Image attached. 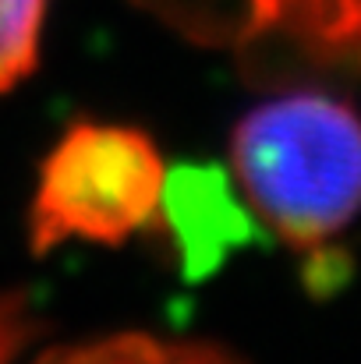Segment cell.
Listing matches in <instances>:
<instances>
[{
    "mask_svg": "<svg viewBox=\"0 0 361 364\" xmlns=\"http://www.w3.org/2000/svg\"><path fill=\"white\" fill-rule=\"evenodd\" d=\"M231 177L251 216L323 269L361 216V114L326 85L269 89L231 127Z\"/></svg>",
    "mask_w": 361,
    "mask_h": 364,
    "instance_id": "1",
    "label": "cell"
},
{
    "mask_svg": "<svg viewBox=\"0 0 361 364\" xmlns=\"http://www.w3.org/2000/svg\"><path fill=\"white\" fill-rule=\"evenodd\" d=\"M43 333H46V326L36 315L32 301L21 290L0 287V364L21 358Z\"/></svg>",
    "mask_w": 361,
    "mask_h": 364,
    "instance_id": "7",
    "label": "cell"
},
{
    "mask_svg": "<svg viewBox=\"0 0 361 364\" xmlns=\"http://www.w3.org/2000/svg\"><path fill=\"white\" fill-rule=\"evenodd\" d=\"M46 4L50 0H0V96L39 68Z\"/></svg>",
    "mask_w": 361,
    "mask_h": 364,
    "instance_id": "6",
    "label": "cell"
},
{
    "mask_svg": "<svg viewBox=\"0 0 361 364\" xmlns=\"http://www.w3.org/2000/svg\"><path fill=\"white\" fill-rule=\"evenodd\" d=\"M46 361H231L234 350L209 340H174L149 329L107 333L100 340H85L75 347H50Z\"/></svg>",
    "mask_w": 361,
    "mask_h": 364,
    "instance_id": "5",
    "label": "cell"
},
{
    "mask_svg": "<svg viewBox=\"0 0 361 364\" xmlns=\"http://www.w3.org/2000/svg\"><path fill=\"white\" fill-rule=\"evenodd\" d=\"M234 177L213 163H181L167 170L159 216L170 227L177 262L188 279H202L224 258L255 237L251 209L238 198Z\"/></svg>",
    "mask_w": 361,
    "mask_h": 364,
    "instance_id": "4",
    "label": "cell"
},
{
    "mask_svg": "<svg viewBox=\"0 0 361 364\" xmlns=\"http://www.w3.org/2000/svg\"><path fill=\"white\" fill-rule=\"evenodd\" d=\"M262 89H361V0H127Z\"/></svg>",
    "mask_w": 361,
    "mask_h": 364,
    "instance_id": "2",
    "label": "cell"
},
{
    "mask_svg": "<svg viewBox=\"0 0 361 364\" xmlns=\"http://www.w3.org/2000/svg\"><path fill=\"white\" fill-rule=\"evenodd\" d=\"M167 163L149 131L78 117L36 170L25 241L46 258L68 241L124 247L159 216Z\"/></svg>",
    "mask_w": 361,
    "mask_h": 364,
    "instance_id": "3",
    "label": "cell"
}]
</instances>
